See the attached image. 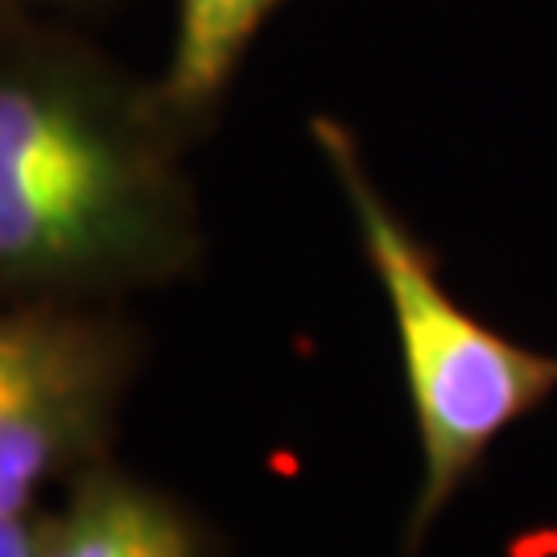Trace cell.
Returning a JSON list of instances; mask_svg holds the SVG:
<instances>
[{"label":"cell","instance_id":"obj_4","mask_svg":"<svg viewBox=\"0 0 557 557\" xmlns=\"http://www.w3.org/2000/svg\"><path fill=\"white\" fill-rule=\"evenodd\" d=\"M0 557H227L223 537L186 499L100 462L59 504L0 529Z\"/></svg>","mask_w":557,"mask_h":557},{"label":"cell","instance_id":"obj_2","mask_svg":"<svg viewBox=\"0 0 557 557\" xmlns=\"http://www.w3.org/2000/svg\"><path fill=\"white\" fill-rule=\"evenodd\" d=\"M310 140L356 215L363 260L393 314L421 458L400 545L405 557H413L462 483L483 471L499 434L537 413L557 393V356L496 331L450 294L438 252L384 199L356 133L343 120L326 112L310 116Z\"/></svg>","mask_w":557,"mask_h":557},{"label":"cell","instance_id":"obj_3","mask_svg":"<svg viewBox=\"0 0 557 557\" xmlns=\"http://www.w3.org/2000/svg\"><path fill=\"white\" fill-rule=\"evenodd\" d=\"M149 338L120 301H9L0 319V529L41 512L46 487L112 462L120 405Z\"/></svg>","mask_w":557,"mask_h":557},{"label":"cell","instance_id":"obj_6","mask_svg":"<svg viewBox=\"0 0 557 557\" xmlns=\"http://www.w3.org/2000/svg\"><path fill=\"white\" fill-rule=\"evenodd\" d=\"M116 0H0V13H29V17H79V13H100Z\"/></svg>","mask_w":557,"mask_h":557},{"label":"cell","instance_id":"obj_5","mask_svg":"<svg viewBox=\"0 0 557 557\" xmlns=\"http://www.w3.org/2000/svg\"><path fill=\"white\" fill-rule=\"evenodd\" d=\"M285 0H174V41L161 79V112L186 145L211 133L239 62Z\"/></svg>","mask_w":557,"mask_h":557},{"label":"cell","instance_id":"obj_1","mask_svg":"<svg viewBox=\"0 0 557 557\" xmlns=\"http://www.w3.org/2000/svg\"><path fill=\"white\" fill-rule=\"evenodd\" d=\"M190 145L153 83L62 21L0 13V294L124 301L202 264Z\"/></svg>","mask_w":557,"mask_h":557}]
</instances>
